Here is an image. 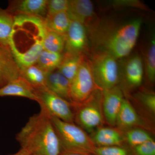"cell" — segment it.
Returning <instances> with one entry per match:
<instances>
[{"mask_svg":"<svg viewBox=\"0 0 155 155\" xmlns=\"http://www.w3.org/2000/svg\"><path fill=\"white\" fill-rule=\"evenodd\" d=\"M102 106L104 121L111 126H116L117 116L124 99L122 90L116 86L102 91Z\"/></svg>","mask_w":155,"mask_h":155,"instance_id":"10","label":"cell"},{"mask_svg":"<svg viewBox=\"0 0 155 155\" xmlns=\"http://www.w3.org/2000/svg\"><path fill=\"white\" fill-rule=\"evenodd\" d=\"M143 72V62L140 56L135 54L127 58L122 67V75L125 85L129 89L140 86Z\"/></svg>","mask_w":155,"mask_h":155,"instance_id":"12","label":"cell"},{"mask_svg":"<svg viewBox=\"0 0 155 155\" xmlns=\"http://www.w3.org/2000/svg\"><path fill=\"white\" fill-rule=\"evenodd\" d=\"M67 12L71 20L80 22L86 29L97 19L93 5L89 0L69 1Z\"/></svg>","mask_w":155,"mask_h":155,"instance_id":"13","label":"cell"},{"mask_svg":"<svg viewBox=\"0 0 155 155\" xmlns=\"http://www.w3.org/2000/svg\"><path fill=\"white\" fill-rule=\"evenodd\" d=\"M16 140L29 155H60L62 151L51 118L41 111L29 118Z\"/></svg>","mask_w":155,"mask_h":155,"instance_id":"3","label":"cell"},{"mask_svg":"<svg viewBox=\"0 0 155 155\" xmlns=\"http://www.w3.org/2000/svg\"><path fill=\"white\" fill-rule=\"evenodd\" d=\"M85 56L86 55L64 53L58 71L71 83L77 74Z\"/></svg>","mask_w":155,"mask_h":155,"instance_id":"19","label":"cell"},{"mask_svg":"<svg viewBox=\"0 0 155 155\" xmlns=\"http://www.w3.org/2000/svg\"><path fill=\"white\" fill-rule=\"evenodd\" d=\"M20 76V69L10 49L0 45V88Z\"/></svg>","mask_w":155,"mask_h":155,"instance_id":"14","label":"cell"},{"mask_svg":"<svg viewBox=\"0 0 155 155\" xmlns=\"http://www.w3.org/2000/svg\"><path fill=\"white\" fill-rule=\"evenodd\" d=\"M69 5L68 0H48L47 15H52L67 11Z\"/></svg>","mask_w":155,"mask_h":155,"instance_id":"29","label":"cell"},{"mask_svg":"<svg viewBox=\"0 0 155 155\" xmlns=\"http://www.w3.org/2000/svg\"><path fill=\"white\" fill-rule=\"evenodd\" d=\"M102 96V91L97 89L85 101L72 104L74 122L85 131L93 133L104 124Z\"/></svg>","mask_w":155,"mask_h":155,"instance_id":"5","label":"cell"},{"mask_svg":"<svg viewBox=\"0 0 155 155\" xmlns=\"http://www.w3.org/2000/svg\"><path fill=\"white\" fill-rule=\"evenodd\" d=\"M6 96L22 97L36 101L35 89L21 76L0 88V97Z\"/></svg>","mask_w":155,"mask_h":155,"instance_id":"15","label":"cell"},{"mask_svg":"<svg viewBox=\"0 0 155 155\" xmlns=\"http://www.w3.org/2000/svg\"><path fill=\"white\" fill-rule=\"evenodd\" d=\"M48 0H17L9 1L6 9L14 17L17 15L34 16L43 19L47 13Z\"/></svg>","mask_w":155,"mask_h":155,"instance_id":"11","label":"cell"},{"mask_svg":"<svg viewBox=\"0 0 155 155\" xmlns=\"http://www.w3.org/2000/svg\"><path fill=\"white\" fill-rule=\"evenodd\" d=\"M142 23L140 19L121 24L97 19L87 28L93 52H105L118 60L127 57L135 46Z\"/></svg>","mask_w":155,"mask_h":155,"instance_id":"1","label":"cell"},{"mask_svg":"<svg viewBox=\"0 0 155 155\" xmlns=\"http://www.w3.org/2000/svg\"><path fill=\"white\" fill-rule=\"evenodd\" d=\"M85 26L81 23L71 20L65 35V52L86 55L88 52V35Z\"/></svg>","mask_w":155,"mask_h":155,"instance_id":"9","label":"cell"},{"mask_svg":"<svg viewBox=\"0 0 155 155\" xmlns=\"http://www.w3.org/2000/svg\"><path fill=\"white\" fill-rule=\"evenodd\" d=\"M92 155V154H89V155Z\"/></svg>","mask_w":155,"mask_h":155,"instance_id":"33","label":"cell"},{"mask_svg":"<svg viewBox=\"0 0 155 155\" xmlns=\"http://www.w3.org/2000/svg\"><path fill=\"white\" fill-rule=\"evenodd\" d=\"M137 98L150 114H155V94L153 91H142L136 95Z\"/></svg>","mask_w":155,"mask_h":155,"instance_id":"27","label":"cell"},{"mask_svg":"<svg viewBox=\"0 0 155 155\" xmlns=\"http://www.w3.org/2000/svg\"><path fill=\"white\" fill-rule=\"evenodd\" d=\"M71 20L67 11L52 15H46L43 19L44 24L47 30L65 35L68 31Z\"/></svg>","mask_w":155,"mask_h":155,"instance_id":"20","label":"cell"},{"mask_svg":"<svg viewBox=\"0 0 155 155\" xmlns=\"http://www.w3.org/2000/svg\"><path fill=\"white\" fill-rule=\"evenodd\" d=\"M70 84L69 81L58 71L48 73L47 88L62 98L71 103L69 94Z\"/></svg>","mask_w":155,"mask_h":155,"instance_id":"18","label":"cell"},{"mask_svg":"<svg viewBox=\"0 0 155 155\" xmlns=\"http://www.w3.org/2000/svg\"><path fill=\"white\" fill-rule=\"evenodd\" d=\"M23 78L35 90L46 87L48 72L41 69L36 64L31 65L20 70Z\"/></svg>","mask_w":155,"mask_h":155,"instance_id":"21","label":"cell"},{"mask_svg":"<svg viewBox=\"0 0 155 155\" xmlns=\"http://www.w3.org/2000/svg\"><path fill=\"white\" fill-rule=\"evenodd\" d=\"M90 60L98 88L103 91L117 86L121 78L118 59L105 52L94 51Z\"/></svg>","mask_w":155,"mask_h":155,"instance_id":"6","label":"cell"},{"mask_svg":"<svg viewBox=\"0 0 155 155\" xmlns=\"http://www.w3.org/2000/svg\"><path fill=\"white\" fill-rule=\"evenodd\" d=\"M50 118L61 141L62 151L94 155L96 146L86 131L74 123Z\"/></svg>","mask_w":155,"mask_h":155,"instance_id":"4","label":"cell"},{"mask_svg":"<svg viewBox=\"0 0 155 155\" xmlns=\"http://www.w3.org/2000/svg\"><path fill=\"white\" fill-rule=\"evenodd\" d=\"M97 89L99 88L94 79L90 60L85 56L77 74L70 83L69 94L71 103H83Z\"/></svg>","mask_w":155,"mask_h":155,"instance_id":"8","label":"cell"},{"mask_svg":"<svg viewBox=\"0 0 155 155\" xmlns=\"http://www.w3.org/2000/svg\"><path fill=\"white\" fill-rule=\"evenodd\" d=\"M91 137L96 147L122 146L124 138L119 130L110 127H101L93 132Z\"/></svg>","mask_w":155,"mask_h":155,"instance_id":"16","label":"cell"},{"mask_svg":"<svg viewBox=\"0 0 155 155\" xmlns=\"http://www.w3.org/2000/svg\"><path fill=\"white\" fill-rule=\"evenodd\" d=\"M125 138L132 148L146 142L153 140L147 131L139 128H132L127 130Z\"/></svg>","mask_w":155,"mask_h":155,"instance_id":"26","label":"cell"},{"mask_svg":"<svg viewBox=\"0 0 155 155\" xmlns=\"http://www.w3.org/2000/svg\"><path fill=\"white\" fill-rule=\"evenodd\" d=\"M60 155H87L80 153L69 152L62 151Z\"/></svg>","mask_w":155,"mask_h":155,"instance_id":"31","label":"cell"},{"mask_svg":"<svg viewBox=\"0 0 155 155\" xmlns=\"http://www.w3.org/2000/svg\"><path fill=\"white\" fill-rule=\"evenodd\" d=\"M63 58V54L51 52L44 50L36 64L45 72H51L58 69Z\"/></svg>","mask_w":155,"mask_h":155,"instance_id":"22","label":"cell"},{"mask_svg":"<svg viewBox=\"0 0 155 155\" xmlns=\"http://www.w3.org/2000/svg\"><path fill=\"white\" fill-rule=\"evenodd\" d=\"M11 155H29V154L25 150L21 148L19 151L15 153L14 154Z\"/></svg>","mask_w":155,"mask_h":155,"instance_id":"32","label":"cell"},{"mask_svg":"<svg viewBox=\"0 0 155 155\" xmlns=\"http://www.w3.org/2000/svg\"><path fill=\"white\" fill-rule=\"evenodd\" d=\"M132 152L133 155H155V142L153 140L134 147Z\"/></svg>","mask_w":155,"mask_h":155,"instance_id":"30","label":"cell"},{"mask_svg":"<svg viewBox=\"0 0 155 155\" xmlns=\"http://www.w3.org/2000/svg\"><path fill=\"white\" fill-rule=\"evenodd\" d=\"M65 45V35L56 33L46 28L43 41L44 50L51 52L63 54Z\"/></svg>","mask_w":155,"mask_h":155,"instance_id":"23","label":"cell"},{"mask_svg":"<svg viewBox=\"0 0 155 155\" xmlns=\"http://www.w3.org/2000/svg\"><path fill=\"white\" fill-rule=\"evenodd\" d=\"M141 119L129 101L124 98L117 116L116 126L122 130H128L140 124Z\"/></svg>","mask_w":155,"mask_h":155,"instance_id":"17","label":"cell"},{"mask_svg":"<svg viewBox=\"0 0 155 155\" xmlns=\"http://www.w3.org/2000/svg\"><path fill=\"white\" fill-rule=\"evenodd\" d=\"M37 102L41 111L50 118L74 123V113L72 103L62 98L47 88L35 90Z\"/></svg>","mask_w":155,"mask_h":155,"instance_id":"7","label":"cell"},{"mask_svg":"<svg viewBox=\"0 0 155 155\" xmlns=\"http://www.w3.org/2000/svg\"><path fill=\"white\" fill-rule=\"evenodd\" d=\"M14 19L9 47L21 70L36 64L44 50L46 28L43 19L40 17L17 15Z\"/></svg>","mask_w":155,"mask_h":155,"instance_id":"2","label":"cell"},{"mask_svg":"<svg viewBox=\"0 0 155 155\" xmlns=\"http://www.w3.org/2000/svg\"><path fill=\"white\" fill-rule=\"evenodd\" d=\"M14 20L13 15L7 10L0 8V45L9 48V40Z\"/></svg>","mask_w":155,"mask_h":155,"instance_id":"24","label":"cell"},{"mask_svg":"<svg viewBox=\"0 0 155 155\" xmlns=\"http://www.w3.org/2000/svg\"><path fill=\"white\" fill-rule=\"evenodd\" d=\"M94 155H133L132 151L122 146L96 147Z\"/></svg>","mask_w":155,"mask_h":155,"instance_id":"28","label":"cell"},{"mask_svg":"<svg viewBox=\"0 0 155 155\" xmlns=\"http://www.w3.org/2000/svg\"><path fill=\"white\" fill-rule=\"evenodd\" d=\"M144 64L147 80L150 84L155 81V39L153 35L145 53Z\"/></svg>","mask_w":155,"mask_h":155,"instance_id":"25","label":"cell"}]
</instances>
